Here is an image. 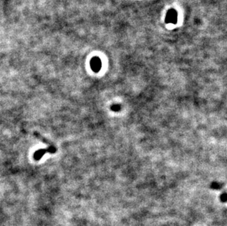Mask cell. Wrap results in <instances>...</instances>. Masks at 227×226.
I'll use <instances>...</instances> for the list:
<instances>
[{"label": "cell", "instance_id": "obj_2", "mask_svg": "<svg viewBox=\"0 0 227 226\" xmlns=\"http://www.w3.org/2000/svg\"><path fill=\"white\" fill-rule=\"evenodd\" d=\"M91 69L93 71H99L101 67H102V62H101L100 59L99 57H96V56L93 57L91 61Z\"/></svg>", "mask_w": 227, "mask_h": 226}, {"label": "cell", "instance_id": "obj_1", "mask_svg": "<svg viewBox=\"0 0 227 226\" xmlns=\"http://www.w3.org/2000/svg\"><path fill=\"white\" fill-rule=\"evenodd\" d=\"M176 20H177V13H176V11L173 9L170 10V11L168 12L167 16H166V23L175 24V23H176Z\"/></svg>", "mask_w": 227, "mask_h": 226}]
</instances>
